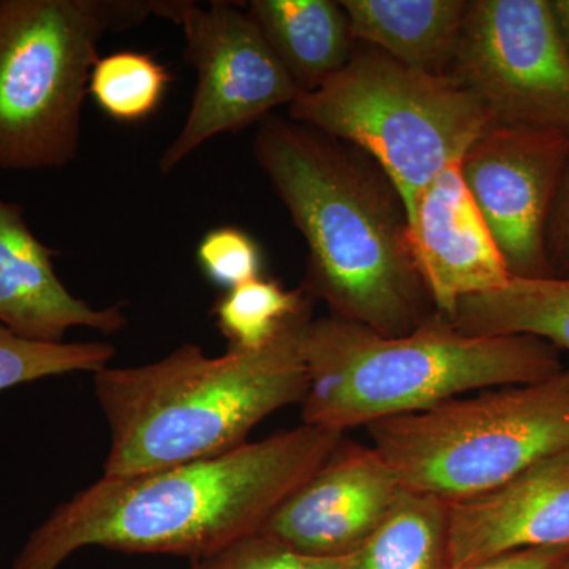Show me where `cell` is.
I'll list each match as a JSON object with an SVG mask.
<instances>
[{"label": "cell", "instance_id": "obj_1", "mask_svg": "<svg viewBox=\"0 0 569 569\" xmlns=\"http://www.w3.org/2000/svg\"><path fill=\"white\" fill-rule=\"evenodd\" d=\"M346 433L301 425L212 458L97 479L31 531L11 569H59L86 548L189 559L257 533Z\"/></svg>", "mask_w": 569, "mask_h": 569}, {"label": "cell", "instance_id": "obj_2", "mask_svg": "<svg viewBox=\"0 0 569 569\" xmlns=\"http://www.w3.org/2000/svg\"><path fill=\"white\" fill-rule=\"evenodd\" d=\"M253 156L305 238L301 290L331 316L400 337L437 316L408 230L406 206L380 168L291 121L271 114Z\"/></svg>", "mask_w": 569, "mask_h": 569}, {"label": "cell", "instance_id": "obj_3", "mask_svg": "<svg viewBox=\"0 0 569 569\" xmlns=\"http://www.w3.org/2000/svg\"><path fill=\"white\" fill-rule=\"evenodd\" d=\"M312 299L263 347L222 356L186 343L134 367H103L93 392L110 430L108 477H132L223 455L247 443L263 419L302 403Z\"/></svg>", "mask_w": 569, "mask_h": 569}, {"label": "cell", "instance_id": "obj_4", "mask_svg": "<svg viewBox=\"0 0 569 569\" xmlns=\"http://www.w3.org/2000/svg\"><path fill=\"white\" fill-rule=\"evenodd\" d=\"M302 425L346 430L417 413L475 389L538 383L563 372L559 350L530 336H468L440 313L388 337L343 318L310 321Z\"/></svg>", "mask_w": 569, "mask_h": 569}, {"label": "cell", "instance_id": "obj_5", "mask_svg": "<svg viewBox=\"0 0 569 569\" xmlns=\"http://www.w3.org/2000/svg\"><path fill=\"white\" fill-rule=\"evenodd\" d=\"M288 119L369 156L395 186L407 219L429 183L493 121L455 78L411 69L369 44L355 47L347 66L316 91L299 93Z\"/></svg>", "mask_w": 569, "mask_h": 569}, {"label": "cell", "instance_id": "obj_6", "mask_svg": "<svg viewBox=\"0 0 569 569\" xmlns=\"http://www.w3.org/2000/svg\"><path fill=\"white\" fill-rule=\"evenodd\" d=\"M400 486L445 501L490 492L569 445V369L367 426Z\"/></svg>", "mask_w": 569, "mask_h": 569}, {"label": "cell", "instance_id": "obj_7", "mask_svg": "<svg viewBox=\"0 0 569 569\" xmlns=\"http://www.w3.org/2000/svg\"><path fill=\"white\" fill-rule=\"evenodd\" d=\"M110 0H0V170L77 160Z\"/></svg>", "mask_w": 569, "mask_h": 569}, {"label": "cell", "instance_id": "obj_8", "mask_svg": "<svg viewBox=\"0 0 569 569\" xmlns=\"http://www.w3.org/2000/svg\"><path fill=\"white\" fill-rule=\"evenodd\" d=\"M493 121L569 137V56L549 0H470L449 69Z\"/></svg>", "mask_w": 569, "mask_h": 569}, {"label": "cell", "instance_id": "obj_9", "mask_svg": "<svg viewBox=\"0 0 569 569\" xmlns=\"http://www.w3.org/2000/svg\"><path fill=\"white\" fill-rule=\"evenodd\" d=\"M176 22L186 39L183 61L197 70V88L181 132L160 157L163 174L204 142L263 121L301 93L263 33L236 3L216 0L203 9L183 0Z\"/></svg>", "mask_w": 569, "mask_h": 569}, {"label": "cell", "instance_id": "obj_10", "mask_svg": "<svg viewBox=\"0 0 569 569\" xmlns=\"http://www.w3.org/2000/svg\"><path fill=\"white\" fill-rule=\"evenodd\" d=\"M568 153L567 133L492 121L460 159L463 183L512 277H557L546 231Z\"/></svg>", "mask_w": 569, "mask_h": 569}, {"label": "cell", "instance_id": "obj_11", "mask_svg": "<svg viewBox=\"0 0 569 569\" xmlns=\"http://www.w3.org/2000/svg\"><path fill=\"white\" fill-rule=\"evenodd\" d=\"M402 490L376 448L343 438L260 531L309 556H351L380 529Z\"/></svg>", "mask_w": 569, "mask_h": 569}, {"label": "cell", "instance_id": "obj_12", "mask_svg": "<svg viewBox=\"0 0 569 569\" xmlns=\"http://www.w3.org/2000/svg\"><path fill=\"white\" fill-rule=\"evenodd\" d=\"M569 545V445L505 485L448 501L449 569L520 548Z\"/></svg>", "mask_w": 569, "mask_h": 569}, {"label": "cell", "instance_id": "obj_13", "mask_svg": "<svg viewBox=\"0 0 569 569\" xmlns=\"http://www.w3.org/2000/svg\"><path fill=\"white\" fill-rule=\"evenodd\" d=\"M408 230L433 307L448 320L460 299L497 290L512 277L459 163L445 168L421 193Z\"/></svg>", "mask_w": 569, "mask_h": 569}, {"label": "cell", "instance_id": "obj_14", "mask_svg": "<svg viewBox=\"0 0 569 569\" xmlns=\"http://www.w3.org/2000/svg\"><path fill=\"white\" fill-rule=\"evenodd\" d=\"M56 254L32 233L24 209L0 198V325L40 342H63L74 328L122 331L129 323L122 305L97 309L71 295L56 272Z\"/></svg>", "mask_w": 569, "mask_h": 569}, {"label": "cell", "instance_id": "obj_15", "mask_svg": "<svg viewBox=\"0 0 569 569\" xmlns=\"http://www.w3.org/2000/svg\"><path fill=\"white\" fill-rule=\"evenodd\" d=\"M350 31L411 69L448 74L470 0H342Z\"/></svg>", "mask_w": 569, "mask_h": 569}, {"label": "cell", "instance_id": "obj_16", "mask_svg": "<svg viewBox=\"0 0 569 569\" xmlns=\"http://www.w3.org/2000/svg\"><path fill=\"white\" fill-rule=\"evenodd\" d=\"M246 13L271 44L299 91L342 70L355 51L347 11L332 0H252Z\"/></svg>", "mask_w": 569, "mask_h": 569}, {"label": "cell", "instance_id": "obj_17", "mask_svg": "<svg viewBox=\"0 0 569 569\" xmlns=\"http://www.w3.org/2000/svg\"><path fill=\"white\" fill-rule=\"evenodd\" d=\"M452 326L468 336H530L569 351V276L511 277L503 287L460 299Z\"/></svg>", "mask_w": 569, "mask_h": 569}, {"label": "cell", "instance_id": "obj_18", "mask_svg": "<svg viewBox=\"0 0 569 569\" xmlns=\"http://www.w3.org/2000/svg\"><path fill=\"white\" fill-rule=\"evenodd\" d=\"M347 569H449L448 501L403 489Z\"/></svg>", "mask_w": 569, "mask_h": 569}, {"label": "cell", "instance_id": "obj_19", "mask_svg": "<svg viewBox=\"0 0 569 569\" xmlns=\"http://www.w3.org/2000/svg\"><path fill=\"white\" fill-rule=\"evenodd\" d=\"M170 71L151 54L119 51L93 66L89 93L116 122H141L157 111L170 88Z\"/></svg>", "mask_w": 569, "mask_h": 569}, {"label": "cell", "instance_id": "obj_20", "mask_svg": "<svg viewBox=\"0 0 569 569\" xmlns=\"http://www.w3.org/2000/svg\"><path fill=\"white\" fill-rule=\"evenodd\" d=\"M309 299L301 288L284 290L274 280L260 277L224 291L212 313L230 347L253 350L268 343Z\"/></svg>", "mask_w": 569, "mask_h": 569}, {"label": "cell", "instance_id": "obj_21", "mask_svg": "<svg viewBox=\"0 0 569 569\" xmlns=\"http://www.w3.org/2000/svg\"><path fill=\"white\" fill-rule=\"evenodd\" d=\"M114 355L108 342H40L0 325V392L43 378L96 373Z\"/></svg>", "mask_w": 569, "mask_h": 569}, {"label": "cell", "instance_id": "obj_22", "mask_svg": "<svg viewBox=\"0 0 569 569\" xmlns=\"http://www.w3.org/2000/svg\"><path fill=\"white\" fill-rule=\"evenodd\" d=\"M351 556L317 557L291 548L271 535L257 531L193 561L194 569H347Z\"/></svg>", "mask_w": 569, "mask_h": 569}, {"label": "cell", "instance_id": "obj_23", "mask_svg": "<svg viewBox=\"0 0 569 569\" xmlns=\"http://www.w3.org/2000/svg\"><path fill=\"white\" fill-rule=\"evenodd\" d=\"M197 261L206 279L224 291L260 279L263 271L260 246L252 236L234 227L208 231L198 244Z\"/></svg>", "mask_w": 569, "mask_h": 569}, {"label": "cell", "instance_id": "obj_24", "mask_svg": "<svg viewBox=\"0 0 569 569\" xmlns=\"http://www.w3.org/2000/svg\"><path fill=\"white\" fill-rule=\"evenodd\" d=\"M546 252L553 274L569 276V153L546 231Z\"/></svg>", "mask_w": 569, "mask_h": 569}, {"label": "cell", "instance_id": "obj_25", "mask_svg": "<svg viewBox=\"0 0 569 569\" xmlns=\"http://www.w3.org/2000/svg\"><path fill=\"white\" fill-rule=\"evenodd\" d=\"M468 569H569V545L507 550Z\"/></svg>", "mask_w": 569, "mask_h": 569}, {"label": "cell", "instance_id": "obj_26", "mask_svg": "<svg viewBox=\"0 0 569 569\" xmlns=\"http://www.w3.org/2000/svg\"><path fill=\"white\" fill-rule=\"evenodd\" d=\"M549 10L557 36L569 56V0H549Z\"/></svg>", "mask_w": 569, "mask_h": 569}, {"label": "cell", "instance_id": "obj_27", "mask_svg": "<svg viewBox=\"0 0 569 569\" xmlns=\"http://www.w3.org/2000/svg\"><path fill=\"white\" fill-rule=\"evenodd\" d=\"M183 569H194V568H193V565H189V567L183 568Z\"/></svg>", "mask_w": 569, "mask_h": 569}]
</instances>
